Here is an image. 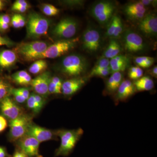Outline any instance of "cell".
<instances>
[{
    "mask_svg": "<svg viewBox=\"0 0 157 157\" xmlns=\"http://www.w3.org/2000/svg\"><path fill=\"white\" fill-rule=\"evenodd\" d=\"M48 94H60L62 93V87L59 86L51 81L48 85Z\"/></svg>",
    "mask_w": 157,
    "mask_h": 157,
    "instance_id": "33",
    "label": "cell"
},
{
    "mask_svg": "<svg viewBox=\"0 0 157 157\" xmlns=\"http://www.w3.org/2000/svg\"><path fill=\"white\" fill-rule=\"evenodd\" d=\"M12 81L17 85L23 86L30 85L32 78L30 75L25 70H21L12 74Z\"/></svg>",
    "mask_w": 157,
    "mask_h": 157,
    "instance_id": "26",
    "label": "cell"
},
{
    "mask_svg": "<svg viewBox=\"0 0 157 157\" xmlns=\"http://www.w3.org/2000/svg\"><path fill=\"white\" fill-rule=\"evenodd\" d=\"M17 142L18 148L29 157H43L39 152L40 143L33 137L25 135Z\"/></svg>",
    "mask_w": 157,
    "mask_h": 157,
    "instance_id": "13",
    "label": "cell"
},
{
    "mask_svg": "<svg viewBox=\"0 0 157 157\" xmlns=\"http://www.w3.org/2000/svg\"><path fill=\"white\" fill-rule=\"evenodd\" d=\"M48 46L47 43L43 41H31L18 44L13 50L23 59L31 61L36 60Z\"/></svg>",
    "mask_w": 157,
    "mask_h": 157,
    "instance_id": "5",
    "label": "cell"
},
{
    "mask_svg": "<svg viewBox=\"0 0 157 157\" xmlns=\"http://www.w3.org/2000/svg\"><path fill=\"white\" fill-rule=\"evenodd\" d=\"M0 21L10 25L11 18L9 14H0Z\"/></svg>",
    "mask_w": 157,
    "mask_h": 157,
    "instance_id": "42",
    "label": "cell"
},
{
    "mask_svg": "<svg viewBox=\"0 0 157 157\" xmlns=\"http://www.w3.org/2000/svg\"><path fill=\"white\" fill-rule=\"evenodd\" d=\"M130 64V60L128 56L124 55H119L109 60L111 73H122L126 70Z\"/></svg>",
    "mask_w": 157,
    "mask_h": 157,
    "instance_id": "20",
    "label": "cell"
},
{
    "mask_svg": "<svg viewBox=\"0 0 157 157\" xmlns=\"http://www.w3.org/2000/svg\"><path fill=\"white\" fill-rule=\"evenodd\" d=\"M11 22L12 26L15 29L20 28L19 24H18V21L17 17H16V14H14L11 18Z\"/></svg>",
    "mask_w": 157,
    "mask_h": 157,
    "instance_id": "43",
    "label": "cell"
},
{
    "mask_svg": "<svg viewBox=\"0 0 157 157\" xmlns=\"http://www.w3.org/2000/svg\"><path fill=\"white\" fill-rule=\"evenodd\" d=\"M124 12L128 19L138 23L147 14L146 7L140 1L130 3L125 6Z\"/></svg>",
    "mask_w": 157,
    "mask_h": 157,
    "instance_id": "16",
    "label": "cell"
},
{
    "mask_svg": "<svg viewBox=\"0 0 157 157\" xmlns=\"http://www.w3.org/2000/svg\"><path fill=\"white\" fill-rule=\"evenodd\" d=\"M26 135L33 137L40 143L56 140L57 137L56 131L54 132L50 129L40 126L33 122L29 127Z\"/></svg>",
    "mask_w": 157,
    "mask_h": 157,
    "instance_id": "14",
    "label": "cell"
},
{
    "mask_svg": "<svg viewBox=\"0 0 157 157\" xmlns=\"http://www.w3.org/2000/svg\"><path fill=\"white\" fill-rule=\"evenodd\" d=\"M150 74L152 76H154L155 78H157V66H155L153 67L149 72Z\"/></svg>",
    "mask_w": 157,
    "mask_h": 157,
    "instance_id": "50",
    "label": "cell"
},
{
    "mask_svg": "<svg viewBox=\"0 0 157 157\" xmlns=\"http://www.w3.org/2000/svg\"><path fill=\"white\" fill-rule=\"evenodd\" d=\"M50 21L46 17L36 12L29 14L26 23L27 37L29 39H39L47 33Z\"/></svg>",
    "mask_w": 157,
    "mask_h": 157,
    "instance_id": "3",
    "label": "cell"
},
{
    "mask_svg": "<svg viewBox=\"0 0 157 157\" xmlns=\"http://www.w3.org/2000/svg\"><path fill=\"white\" fill-rule=\"evenodd\" d=\"M48 67L47 62L43 59L36 60L29 68L30 73L33 74L42 73L45 71Z\"/></svg>",
    "mask_w": 157,
    "mask_h": 157,
    "instance_id": "28",
    "label": "cell"
},
{
    "mask_svg": "<svg viewBox=\"0 0 157 157\" xmlns=\"http://www.w3.org/2000/svg\"><path fill=\"white\" fill-rule=\"evenodd\" d=\"M11 9L13 11H17V12H20V13H24L26 12L29 9L25 8V7H11Z\"/></svg>",
    "mask_w": 157,
    "mask_h": 157,
    "instance_id": "49",
    "label": "cell"
},
{
    "mask_svg": "<svg viewBox=\"0 0 157 157\" xmlns=\"http://www.w3.org/2000/svg\"><path fill=\"white\" fill-rule=\"evenodd\" d=\"M61 140L60 144L56 151L55 157L67 156L75 148L76 144L83 134L81 128L73 130H61L56 131Z\"/></svg>",
    "mask_w": 157,
    "mask_h": 157,
    "instance_id": "2",
    "label": "cell"
},
{
    "mask_svg": "<svg viewBox=\"0 0 157 157\" xmlns=\"http://www.w3.org/2000/svg\"><path fill=\"white\" fill-rule=\"evenodd\" d=\"M134 83L128 79L123 80L117 90V98L120 101H124L136 92Z\"/></svg>",
    "mask_w": 157,
    "mask_h": 157,
    "instance_id": "21",
    "label": "cell"
},
{
    "mask_svg": "<svg viewBox=\"0 0 157 157\" xmlns=\"http://www.w3.org/2000/svg\"><path fill=\"white\" fill-rule=\"evenodd\" d=\"M109 67V59L102 57L97 62L94 67L92 69L89 74V76L93 73L100 70H104Z\"/></svg>",
    "mask_w": 157,
    "mask_h": 157,
    "instance_id": "29",
    "label": "cell"
},
{
    "mask_svg": "<svg viewBox=\"0 0 157 157\" xmlns=\"http://www.w3.org/2000/svg\"><path fill=\"white\" fill-rule=\"evenodd\" d=\"M26 103L29 109L35 114H38L45 105V98L42 96L36 93H32L27 100Z\"/></svg>",
    "mask_w": 157,
    "mask_h": 157,
    "instance_id": "22",
    "label": "cell"
},
{
    "mask_svg": "<svg viewBox=\"0 0 157 157\" xmlns=\"http://www.w3.org/2000/svg\"><path fill=\"white\" fill-rule=\"evenodd\" d=\"M123 45L127 52L139 53L146 50L147 45L142 37L132 29H127L122 35Z\"/></svg>",
    "mask_w": 157,
    "mask_h": 157,
    "instance_id": "10",
    "label": "cell"
},
{
    "mask_svg": "<svg viewBox=\"0 0 157 157\" xmlns=\"http://www.w3.org/2000/svg\"><path fill=\"white\" fill-rule=\"evenodd\" d=\"M51 81L55 83L57 85L59 86L62 87L63 82H62L61 79L59 77H58V76L52 77L51 78Z\"/></svg>",
    "mask_w": 157,
    "mask_h": 157,
    "instance_id": "46",
    "label": "cell"
},
{
    "mask_svg": "<svg viewBox=\"0 0 157 157\" xmlns=\"http://www.w3.org/2000/svg\"><path fill=\"white\" fill-rule=\"evenodd\" d=\"M11 95L14 97V101L18 104H22L26 102L27 100L18 92L17 89L13 88L11 91Z\"/></svg>",
    "mask_w": 157,
    "mask_h": 157,
    "instance_id": "32",
    "label": "cell"
},
{
    "mask_svg": "<svg viewBox=\"0 0 157 157\" xmlns=\"http://www.w3.org/2000/svg\"><path fill=\"white\" fill-rule=\"evenodd\" d=\"M52 78L50 72L45 71L32 79L30 85L36 94L45 98L48 94V85Z\"/></svg>",
    "mask_w": 157,
    "mask_h": 157,
    "instance_id": "15",
    "label": "cell"
},
{
    "mask_svg": "<svg viewBox=\"0 0 157 157\" xmlns=\"http://www.w3.org/2000/svg\"><path fill=\"white\" fill-rule=\"evenodd\" d=\"M10 28V25L0 21V32L4 33L7 32Z\"/></svg>",
    "mask_w": 157,
    "mask_h": 157,
    "instance_id": "45",
    "label": "cell"
},
{
    "mask_svg": "<svg viewBox=\"0 0 157 157\" xmlns=\"http://www.w3.org/2000/svg\"><path fill=\"white\" fill-rule=\"evenodd\" d=\"M6 149L4 147L0 146V157H10Z\"/></svg>",
    "mask_w": 157,
    "mask_h": 157,
    "instance_id": "47",
    "label": "cell"
},
{
    "mask_svg": "<svg viewBox=\"0 0 157 157\" xmlns=\"http://www.w3.org/2000/svg\"><path fill=\"white\" fill-rule=\"evenodd\" d=\"M16 15L20 28H22L24 27L26 25V23L25 17L21 14H16Z\"/></svg>",
    "mask_w": 157,
    "mask_h": 157,
    "instance_id": "40",
    "label": "cell"
},
{
    "mask_svg": "<svg viewBox=\"0 0 157 157\" xmlns=\"http://www.w3.org/2000/svg\"><path fill=\"white\" fill-rule=\"evenodd\" d=\"M121 51V46L117 39H111L109 45L103 53L102 57L111 59L119 55Z\"/></svg>",
    "mask_w": 157,
    "mask_h": 157,
    "instance_id": "23",
    "label": "cell"
},
{
    "mask_svg": "<svg viewBox=\"0 0 157 157\" xmlns=\"http://www.w3.org/2000/svg\"><path fill=\"white\" fill-rule=\"evenodd\" d=\"M16 45L15 42L8 37L3 36L0 35V46H5L8 47H14Z\"/></svg>",
    "mask_w": 157,
    "mask_h": 157,
    "instance_id": "34",
    "label": "cell"
},
{
    "mask_svg": "<svg viewBox=\"0 0 157 157\" xmlns=\"http://www.w3.org/2000/svg\"><path fill=\"white\" fill-rule=\"evenodd\" d=\"M12 89L8 78L0 74V101L11 95Z\"/></svg>",
    "mask_w": 157,
    "mask_h": 157,
    "instance_id": "27",
    "label": "cell"
},
{
    "mask_svg": "<svg viewBox=\"0 0 157 157\" xmlns=\"http://www.w3.org/2000/svg\"><path fill=\"white\" fill-rule=\"evenodd\" d=\"M155 62V59L151 57L150 59L145 62V63H144L143 64L140 66V68H144V69H147V68L150 67L154 64Z\"/></svg>",
    "mask_w": 157,
    "mask_h": 157,
    "instance_id": "41",
    "label": "cell"
},
{
    "mask_svg": "<svg viewBox=\"0 0 157 157\" xmlns=\"http://www.w3.org/2000/svg\"><path fill=\"white\" fill-rule=\"evenodd\" d=\"M79 39L78 38L58 40L48 46L44 52L36 59V60L46 58L55 59L63 56L74 49Z\"/></svg>",
    "mask_w": 157,
    "mask_h": 157,
    "instance_id": "4",
    "label": "cell"
},
{
    "mask_svg": "<svg viewBox=\"0 0 157 157\" xmlns=\"http://www.w3.org/2000/svg\"><path fill=\"white\" fill-rule=\"evenodd\" d=\"M12 157H29L24 153L21 150L17 148L16 149Z\"/></svg>",
    "mask_w": 157,
    "mask_h": 157,
    "instance_id": "48",
    "label": "cell"
},
{
    "mask_svg": "<svg viewBox=\"0 0 157 157\" xmlns=\"http://www.w3.org/2000/svg\"><path fill=\"white\" fill-rule=\"evenodd\" d=\"M122 81L123 74L121 72L112 73L107 80V90L110 93L116 92Z\"/></svg>",
    "mask_w": 157,
    "mask_h": 157,
    "instance_id": "24",
    "label": "cell"
},
{
    "mask_svg": "<svg viewBox=\"0 0 157 157\" xmlns=\"http://www.w3.org/2000/svg\"><path fill=\"white\" fill-rule=\"evenodd\" d=\"M128 75L129 78L137 80L143 75V70L139 67H132L129 69Z\"/></svg>",
    "mask_w": 157,
    "mask_h": 157,
    "instance_id": "31",
    "label": "cell"
},
{
    "mask_svg": "<svg viewBox=\"0 0 157 157\" xmlns=\"http://www.w3.org/2000/svg\"><path fill=\"white\" fill-rule=\"evenodd\" d=\"M16 89H17L18 92L21 94L27 100L29 97L30 95L29 90L28 89L25 87L18 88Z\"/></svg>",
    "mask_w": 157,
    "mask_h": 157,
    "instance_id": "39",
    "label": "cell"
},
{
    "mask_svg": "<svg viewBox=\"0 0 157 157\" xmlns=\"http://www.w3.org/2000/svg\"><path fill=\"white\" fill-rule=\"evenodd\" d=\"M137 29L144 36L149 38L156 37L157 17L155 13H147L138 23Z\"/></svg>",
    "mask_w": 157,
    "mask_h": 157,
    "instance_id": "11",
    "label": "cell"
},
{
    "mask_svg": "<svg viewBox=\"0 0 157 157\" xmlns=\"http://www.w3.org/2000/svg\"><path fill=\"white\" fill-rule=\"evenodd\" d=\"M78 28V23L76 20L67 17L61 20L55 25L51 33L59 40L71 39L76 35Z\"/></svg>",
    "mask_w": 157,
    "mask_h": 157,
    "instance_id": "9",
    "label": "cell"
},
{
    "mask_svg": "<svg viewBox=\"0 0 157 157\" xmlns=\"http://www.w3.org/2000/svg\"><path fill=\"white\" fill-rule=\"evenodd\" d=\"M12 7H25L29 9L30 6L27 2L24 0H17L15 1L12 5Z\"/></svg>",
    "mask_w": 157,
    "mask_h": 157,
    "instance_id": "38",
    "label": "cell"
},
{
    "mask_svg": "<svg viewBox=\"0 0 157 157\" xmlns=\"http://www.w3.org/2000/svg\"><path fill=\"white\" fill-rule=\"evenodd\" d=\"M136 90L139 91H149L154 87L153 80L149 76H142L133 82Z\"/></svg>",
    "mask_w": 157,
    "mask_h": 157,
    "instance_id": "25",
    "label": "cell"
},
{
    "mask_svg": "<svg viewBox=\"0 0 157 157\" xmlns=\"http://www.w3.org/2000/svg\"><path fill=\"white\" fill-rule=\"evenodd\" d=\"M106 33V36L110 39H118L123 34L124 28L120 17L115 14L110 20Z\"/></svg>",
    "mask_w": 157,
    "mask_h": 157,
    "instance_id": "18",
    "label": "cell"
},
{
    "mask_svg": "<svg viewBox=\"0 0 157 157\" xmlns=\"http://www.w3.org/2000/svg\"><path fill=\"white\" fill-rule=\"evenodd\" d=\"M81 40L82 48L89 53H97L102 47V35L94 27H88L83 32Z\"/></svg>",
    "mask_w": 157,
    "mask_h": 157,
    "instance_id": "8",
    "label": "cell"
},
{
    "mask_svg": "<svg viewBox=\"0 0 157 157\" xmlns=\"http://www.w3.org/2000/svg\"><path fill=\"white\" fill-rule=\"evenodd\" d=\"M17 55L13 50L0 49V71L8 70L16 64Z\"/></svg>",
    "mask_w": 157,
    "mask_h": 157,
    "instance_id": "17",
    "label": "cell"
},
{
    "mask_svg": "<svg viewBox=\"0 0 157 157\" xmlns=\"http://www.w3.org/2000/svg\"><path fill=\"white\" fill-rule=\"evenodd\" d=\"M143 4V6L146 7L147 6H155V3H157V1L153 0H142L140 1Z\"/></svg>",
    "mask_w": 157,
    "mask_h": 157,
    "instance_id": "44",
    "label": "cell"
},
{
    "mask_svg": "<svg viewBox=\"0 0 157 157\" xmlns=\"http://www.w3.org/2000/svg\"><path fill=\"white\" fill-rule=\"evenodd\" d=\"M89 64L85 57L78 54H71L62 59L59 66L61 73L69 77H80L87 71Z\"/></svg>",
    "mask_w": 157,
    "mask_h": 157,
    "instance_id": "1",
    "label": "cell"
},
{
    "mask_svg": "<svg viewBox=\"0 0 157 157\" xmlns=\"http://www.w3.org/2000/svg\"><path fill=\"white\" fill-rule=\"evenodd\" d=\"M8 126V120L2 115H0V133L5 131Z\"/></svg>",
    "mask_w": 157,
    "mask_h": 157,
    "instance_id": "36",
    "label": "cell"
},
{
    "mask_svg": "<svg viewBox=\"0 0 157 157\" xmlns=\"http://www.w3.org/2000/svg\"><path fill=\"white\" fill-rule=\"evenodd\" d=\"M6 6V2L2 0H0V11L4 10Z\"/></svg>",
    "mask_w": 157,
    "mask_h": 157,
    "instance_id": "51",
    "label": "cell"
},
{
    "mask_svg": "<svg viewBox=\"0 0 157 157\" xmlns=\"http://www.w3.org/2000/svg\"><path fill=\"white\" fill-rule=\"evenodd\" d=\"M116 5L110 1H100L93 5L91 9L92 16L103 26L108 25L114 15Z\"/></svg>",
    "mask_w": 157,
    "mask_h": 157,
    "instance_id": "6",
    "label": "cell"
},
{
    "mask_svg": "<svg viewBox=\"0 0 157 157\" xmlns=\"http://www.w3.org/2000/svg\"><path fill=\"white\" fill-rule=\"evenodd\" d=\"M41 10L47 16H55L59 13L60 10L50 4H43L41 6Z\"/></svg>",
    "mask_w": 157,
    "mask_h": 157,
    "instance_id": "30",
    "label": "cell"
},
{
    "mask_svg": "<svg viewBox=\"0 0 157 157\" xmlns=\"http://www.w3.org/2000/svg\"><path fill=\"white\" fill-rule=\"evenodd\" d=\"M151 57L149 56H137L135 57L134 59V62L135 63L139 66V67H140L144 63H145L148 60L150 59Z\"/></svg>",
    "mask_w": 157,
    "mask_h": 157,
    "instance_id": "37",
    "label": "cell"
},
{
    "mask_svg": "<svg viewBox=\"0 0 157 157\" xmlns=\"http://www.w3.org/2000/svg\"><path fill=\"white\" fill-rule=\"evenodd\" d=\"M85 79L81 77H74L64 82L62 93L65 96H71L77 92L85 83Z\"/></svg>",
    "mask_w": 157,
    "mask_h": 157,
    "instance_id": "19",
    "label": "cell"
},
{
    "mask_svg": "<svg viewBox=\"0 0 157 157\" xmlns=\"http://www.w3.org/2000/svg\"><path fill=\"white\" fill-rule=\"evenodd\" d=\"M110 73H111V71H110V67H109L106 68V69H104V70L96 72L89 76L90 77H93V76L106 77V76L109 75Z\"/></svg>",
    "mask_w": 157,
    "mask_h": 157,
    "instance_id": "35",
    "label": "cell"
},
{
    "mask_svg": "<svg viewBox=\"0 0 157 157\" xmlns=\"http://www.w3.org/2000/svg\"><path fill=\"white\" fill-rule=\"evenodd\" d=\"M0 112L2 115L9 121L13 120L24 113L21 107L10 96L0 101Z\"/></svg>",
    "mask_w": 157,
    "mask_h": 157,
    "instance_id": "12",
    "label": "cell"
},
{
    "mask_svg": "<svg viewBox=\"0 0 157 157\" xmlns=\"http://www.w3.org/2000/svg\"><path fill=\"white\" fill-rule=\"evenodd\" d=\"M33 117L24 113L18 117L9 121V139L16 142L26 135L29 126L33 123Z\"/></svg>",
    "mask_w": 157,
    "mask_h": 157,
    "instance_id": "7",
    "label": "cell"
}]
</instances>
